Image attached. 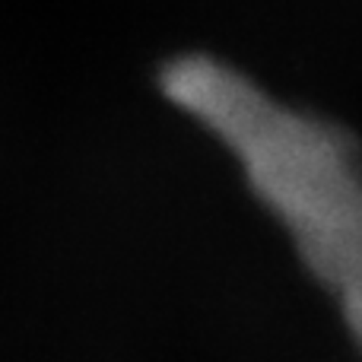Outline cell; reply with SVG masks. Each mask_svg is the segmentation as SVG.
Masks as SVG:
<instances>
[{
    "label": "cell",
    "instance_id": "1",
    "mask_svg": "<svg viewBox=\"0 0 362 362\" xmlns=\"http://www.w3.org/2000/svg\"><path fill=\"white\" fill-rule=\"evenodd\" d=\"M169 93L238 163L255 197L362 344V163L334 124L213 61L181 64Z\"/></svg>",
    "mask_w": 362,
    "mask_h": 362
}]
</instances>
